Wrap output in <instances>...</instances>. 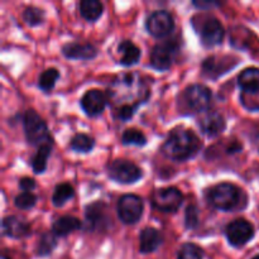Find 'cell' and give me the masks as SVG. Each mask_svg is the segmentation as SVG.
Instances as JSON below:
<instances>
[{
	"mask_svg": "<svg viewBox=\"0 0 259 259\" xmlns=\"http://www.w3.org/2000/svg\"><path fill=\"white\" fill-rule=\"evenodd\" d=\"M204 252L199 245L194 243H186L182 245L177 254V259H202Z\"/></svg>",
	"mask_w": 259,
	"mask_h": 259,
	"instance_id": "cell-31",
	"label": "cell"
},
{
	"mask_svg": "<svg viewBox=\"0 0 259 259\" xmlns=\"http://www.w3.org/2000/svg\"><path fill=\"white\" fill-rule=\"evenodd\" d=\"M240 197H242V191L239 187L229 184V182L217 185L210 189L209 194H207L210 205L222 211H230L234 209L239 204Z\"/></svg>",
	"mask_w": 259,
	"mask_h": 259,
	"instance_id": "cell-5",
	"label": "cell"
},
{
	"mask_svg": "<svg viewBox=\"0 0 259 259\" xmlns=\"http://www.w3.org/2000/svg\"><path fill=\"white\" fill-rule=\"evenodd\" d=\"M238 63V58L234 57H207L202 63V72L210 78H218L223 73L228 72L230 68L234 67Z\"/></svg>",
	"mask_w": 259,
	"mask_h": 259,
	"instance_id": "cell-15",
	"label": "cell"
},
{
	"mask_svg": "<svg viewBox=\"0 0 259 259\" xmlns=\"http://www.w3.org/2000/svg\"><path fill=\"white\" fill-rule=\"evenodd\" d=\"M108 175L118 184H134L142 179V169L126 159H115L108 167Z\"/></svg>",
	"mask_w": 259,
	"mask_h": 259,
	"instance_id": "cell-8",
	"label": "cell"
},
{
	"mask_svg": "<svg viewBox=\"0 0 259 259\" xmlns=\"http://www.w3.org/2000/svg\"><path fill=\"white\" fill-rule=\"evenodd\" d=\"M185 225L187 229H195L199 225V209L196 205H189L185 210Z\"/></svg>",
	"mask_w": 259,
	"mask_h": 259,
	"instance_id": "cell-33",
	"label": "cell"
},
{
	"mask_svg": "<svg viewBox=\"0 0 259 259\" xmlns=\"http://www.w3.org/2000/svg\"><path fill=\"white\" fill-rule=\"evenodd\" d=\"M78 9H80V14L83 19L89 20V22H95L103 14L104 7L98 0H82L78 5Z\"/></svg>",
	"mask_w": 259,
	"mask_h": 259,
	"instance_id": "cell-23",
	"label": "cell"
},
{
	"mask_svg": "<svg viewBox=\"0 0 259 259\" xmlns=\"http://www.w3.org/2000/svg\"><path fill=\"white\" fill-rule=\"evenodd\" d=\"M139 250L141 253L148 254V253L154 252L159 245L162 244L163 239H162L161 233L154 228H144L141 232V237H139Z\"/></svg>",
	"mask_w": 259,
	"mask_h": 259,
	"instance_id": "cell-20",
	"label": "cell"
},
{
	"mask_svg": "<svg viewBox=\"0 0 259 259\" xmlns=\"http://www.w3.org/2000/svg\"><path fill=\"white\" fill-rule=\"evenodd\" d=\"M253 259H259V254H258V255H255V257L253 258Z\"/></svg>",
	"mask_w": 259,
	"mask_h": 259,
	"instance_id": "cell-36",
	"label": "cell"
},
{
	"mask_svg": "<svg viewBox=\"0 0 259 259\" xmlns=\"http://www.w3.org/2000/svg\"><path fill=\"white\" fill-rule=\"evenodd\" d=\"M108 100L109 96L104 94L103 91L98 90V89H91V90H88L83 94L80 104L86 115L98 116L104 111L106 104H108Z\"/></svg>",
	"mask_w": 259,
	"mask_h": 259,
	"instance_id": "cell-14",
	"label": "cell"
},
{
	"mask_svg": "<svg viewBox=\"0 0 259 259\" xmlns=\"http://www.w3.org/2000/svg\"><path fill=\"white\" fill-rule=\"evenodd\" d=\"M228 240L233 247H242L254 237V228L248 220L235 219L225 229Z\"/></svg>",
	"mask_w": 259,
	"mask_h": 259,
	"instance_id": "cell-13",
	"label": "cell"
},
{
	"mask_svg": "<svg viewBox=\"0 0 259 259\" xmlns=\"http://www.w3.org/2000/svg\"><path fill=\"white\" fill-rule=\"evenodd\" d=\"M82 228V223L75 217H62L53 223L52 233L57 237H67L71 233Z\"/></svg>",
	"mask_w": 259,
	"mask_h": 259,
	"instance_id": "cell-22",
	"label": "cell"
},
{
	"mask_svg": "<svg viewBox=\"0 0 259 259\" xmlns=\"http://www.w3.org/2000/svg\"><path fill=\"white\" fill-rule=\"evenodd\" d=\"M121 143L124 146H137V147H143L147 144V138L141 131L136 128L126 129L121 136Z\"/></svg>",
	"mask_w": 259,
	"mask_h": 259,
	"instance_id": "cell-28",
	"label": "cell"
},
{
	"mask_svg": "<svg viewBox=\"0 0 259 259\" xmlns=\"http://www.w3.org/2000/svg\"><path fill=\"white\" fill-rule=\"evenodd\" d=\"M75 195L73 187L70 184H61L55 189L52 195V204L55 206H63L68 200H71Z\"/></svg>",
	"mask_w": 259,
	"mask_h": 259,
	"instance_id": "cell-26",
	"label": "cell"
},
{
	"mask_svg": "<svg viewBox=\"0 0 259 259\" xmlns=\"http://www.w3.org/2000/svg\"><path fill=\"white\" fill-rule=\"evenodd\" d=\"M212 94L207 86L194 83L185 89L179 99V108L184 114H197L207 110L211 105Z\"/></svg>",
	"mask_w": 259,
	"mask_h": 259,
	"instance_id": "cell-3",
	"label": "cell"
},
{
	"mask_svg": "<svg viewBox=\"0 0 259 259\" xmlns=\"http://www.w3.org/2000/svg\"><path fill=\"white\" fill-rule=\"evenodd\" d=\"M238 85L245 95L259 93V68L248 67L238 76Z\"/></svg>",
	"mask_w": 259,
	"mask_h": 259,
	"instance_id": "cell-19",
	"label": "cell"
},
{
	"mask_svg": "<svg viewBox=\"0 0 259 259\" xmlns=\"http://www.w3.org/2000/svg\"><path fill=\"white\" fill-rule=\"evenodd\" d=\"M192 22L205 47H214L223 42L225 34L224 27L218 18L204 17L202 20L194 19Z\"/></svg>",
	"mask_w": 259,
	"mask_h": 259,
	"instance_id": "cell-6",
	"label": "cell"
},
{
	"mask_svg": "<svg viewBox=\"0 0 259 259\" xmlns=\"http://www.w3.org/2000/svg\"><path fill=\"white\" fill-rule=\"evenodd\" d=\"M3 234L10 238H23L29 234V225L18 217H7L2 222Z\"/></svg>",
	"mask_w": 259,
	"mask_h": 259,
	"instance_id": "cell-18",
	"label": "cell"
},
{
	"mask_svg": "<svg viewBox=\"0 0 259 259\" xmlns=\"http://www.w3.org/2000/svg\"><path fill=\"white\" fill-rule=\"evenodd\" d=\"M152 205L163 212H176L184 201L181 191L176 187H163L152 194Z\"/></svg>",
	"mask_w": 259,
	"mask_h": 259,
	"instance_id": "cell-9",
	"label": "cell"
},
{
	"mask_svg": "<svg viewBox=\"0 0 259 259\" xmlns=\"http://www.w3.org/2000/svg\"><path fill=\"white\" fill-rule=\"evenodd\" d=\"M118 52L120 53V63L125 67L136 65L141 58V50L129 39H124L119 43Z\"/></svg>",
	"mask_w": 259,
	"mask_h": 259,
	"instance_id": "cell-21",
	"label": "cell"
},
{
	"mask_svg": "<svg viewBox=\"0 0 259 259\" xmlns=\"http://www.w3.org/2000/svg\"><path fill=\"white\" fill-rule=\"evenodd\" d=\"M56 245H57L56 235L53 233H43L39 239V243H38L37 253L39 255H42V257H45V255L51 254L53 252Z\"/></svg>",
	"mask_w": 259,
	"mask_h": 259,
	"instance_id": "cell-30",
	"label": "cell"
},
{
	"mask_svg": "<svg viewBox=\"0 0 259 259\" xmlns=\"http://www.w3.org/2000/svg\"><path fill=\"white\" fill-rule=\"evenodd\" d=\"M23 126H24L25 138L28 143L39 148L45 144H53L52 137L48 132L46 121L35 113L34 110H27L23 116Z\"/></svg>",
	"mask_w": 259,
	"mask_h": 259,
	"instance_id": "cell-4",
	"label": "cell"
},
{
	"mask_svg": "<svg viewBox=\"0 0 259 259\" xmlns=\"http://www.w3.org/2000/svg\"><path fill=\"white\" fill-rule=\"evenodd\" d=\"M37 202V196L32 192H22L14 200V204L20 210H29Z\"/></svg>",
	"mask_w": 259,
	"mask_h": 259,
	"instance_id": "cell-32",
	"label": "cell"
},
{
	"mask_svg": "<svg viewBox=\"0 0 259 259\" xmlns=\"http://www.w3.org/2000/svg\"><path fill=\"white\" fill-rule=\"evenodd\" d=\"M108 96L114 104L116 118L126 121L133 118L138 106L146 103L149 89L138 73H123L113 81Z\"/></svg>",
	"mask_w": 259,
	"mask_h": 259,
	"instance_id": "cell-1",
	"label": "cell"
},
{
	"mask_svg": "<svg viewBox=\"0 0 259 259\" xmlns=\"http://www.w3.org/2000/svg\"><path fill=\"white\" fill-rule=\"evenodd\" d=\"M62 53L70 60H93L98 55V50L91 43H67L62 47Z\"/></svg>",
	"mask_w": 259,
	"mask_h": 259,
	"instance_id": "cell-16",
	"label": "cell"
},
{
	"mask_svg": "<svg viewBox=\"0 0 259 259\" xmlns=\"http://www.w3.org/2000/svg\"><path fill=\"white\" fill-rule=\"evenodd\" d=\"M45 10L37 7H27L23 12V20L27 23L30 27H35V25L42 24L45 20Z\"/></svg>",
	"mask_w": 259,
	"mask_h": 259,
	"instance_id": "cell-29",
	"label": "cell"
},
{
	"mask_svg": "<svg viewBox=\"0 0 259 259\" xmlns=\"http://www.w3.org/2000/svg\"><path fill=\"white\" fill-rule=\"evenodd\" d=\"M35 187V181L30 177H23L19 180V189L23 192H30Z\"/></svg>",
	"mask_w": 259,
	"mask_h": 259,
	"instance_id": "cell-34",
	"label": "cell"
},
{
	"mask_svg": "<svg viewBox=\"0 0 259 259\" xmlns=\"http://www.w3.org/2000/svg\"><path fill=\"white\" fill-rule=\"evenodd\" d=\"M94 146H95V141L88 134L83 133L73 136V138L70 142V148L77 153H89V152L93 151Z\"/></svg>",
	"mask_w": 259,
	"mask_h": 259,
	"instance_id": "cell-25",
	"label": "cell"
},
{
	"mask_svg": "<svg viewBox=\"0 0 259 259\" xmlns=\"http://www.w3.org/2000/svg\"><path fill=\"white\" fill-rule=\"evenodd\" d=\"M143 200L137 195H124L118 202V217L121 223L133 225L141 220L143 215Z\"/></svg>",
	"mask_w": 259,
	"mask_h": 259,
	"instance_id": "cell-10",
	"label": "cell"
},
{
	"mask_svg": "<svg viewBox=\"0 0 259 259\" xmlns=\"http://www.w3.org/2000/svg\"><path fill=\"white\" fill-rule=\"evenodd\" d=\"M199 125L202 133L206 134L207 137L219 136L227 128L225 119L219 113H217V111H210V113H207L199 121Z\"/></svg>",
	"mask_w": 259,
	"mask_h": 259,
	"instance_id": "cell-17",
	"label": "cell"
},
{
	"mask_svg": "<svg viewBox=\"0 0 259 259\" xmlns=\"http://www.w3.org/2000/svg\"><path fill=\"white\" fill-rule=\"evenodd\" d=\"M201 148V142L194 132L189 129H176L171 132L162 146L161 151L172 161L184 162L196 156Z\"/></svg>",
	"mask_w": 259,
	"mask_h": 259,
	"instance_id": "cell-2",
	"label": "cell"
},
{
	"mask_svg": "<svg viewBox=\"0 0 259 259\" xmlns=\"http://www.w3.org/2000/svg\"><path fill=\"white\" fill-rule=\"evenodd\" d=\"M146 28L153 37H166L175 29L174 17L167 10H156L147 18Z\"/></svg>",
	"mask_w": 259,
	"mask_h": 259,
	"instance_id": "cell-12",
	"label": "cell"
},
{
	"mask_svg": "<svg viewBox=\"0 0 259 259\" xmlns=\"http://www.w3.org/2000/svg\"><path fill=\"white\" fill-rule=\"evenodd\" d=\"M51 151H52V144H45V146H40L38 148L37 153L34 154V157L30 161L32 162V168L34 171V174L39 175L46 171L48 158L51 156Z\"/></svg>",
	"mask_w": 259,
	"mask_h": 259,
	"instance_id": "cell-24",
	"label": "cell"
},
{
	"mask_svg": "<svg viewBox=\"0 0 259 259\" xmlns=\"http://www.w3.org/2000/svg\"><path fill=\"white\" fill-rule=\"evenodd\" d=\"M60 78V72L57 68H47L43 71L38 78V88L45 93H50L53 90L56 81Z\"/></svg>",
	"mask_w": 259,
	"mask_h": 259,
	"instance_id": "cell-27",
	"label": "cell"
},
{
	"mask_svg": "<svg viewBox=\"0 0 259 259\" xmlns=\"http://www.w3.org/2000/svg\"><path fill=\"white\" fill-rule=\"evenodd\" d=\"M2 259H8V258H7V257H3Z\"/></svg>",
	"mask_w": 259,
	"mask_h": 259,
	"instance_id": "cell-37",
	"label": "cell"
},
{
	"mask_svg": "<svg viewBox=\"0 0 259 259\" xmlns=\"http://www.w3.org/2000/svg\"><path fill=\"white\" fill-rule=\"evenodd\" d=\"M195 7L200 8V9H207V8H214L222 5L219 2H206V0H201V2H194Z\"/></svg>",
	"mask_w": 259,
	"mask_h": 259,
	"instance_id": "cell-35",
	"label": "cell"
},
{
	"mask_svg": "<svg viewBox=\"0 0 259 259\" xmlns=\"http://www.w3.org/2000/svg\"><path fill=\"white\" fill-rule=\"evenodd\" d=\"M180 52V43L176 39H167L154 46L151 53V66L157 71H167Z\"/></svg>",
	"mask_w": 259,
	"mask_h": 259,
	"instance_id": "cell-7",
	"label": "cell"
},
{
	"mask_svg": "<svg viewBox=\"0 0 259 259\" xmlns=\"http://www.w3.org/2000/svg\"><path fill=\"white\" fill-rule=\"evenodd\" d=\"M85 218L88 230L91 232H101L110 227L111 219L109 217V210L104 202L96 201L88 205L85 209Z\"/></svg>",
	"mask_w": 259,
	"mask_h": 259,
	"instance_id": "cell-11",
	"label": "cell"
}]
</instances>
